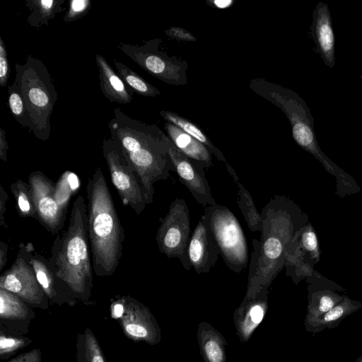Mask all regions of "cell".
I'll list each match as a JSON object with an SVG mask.
<instances>
[{"instance_id": "obj_23", "label": "cell", "mask_w": 362, "mask_h": 362, "mask_svg": "<svg viewBox=\"0 0 362 362\" xmlns=\"http://www.w3.org/2000/svg\"><path fill=\"white\" fill-rule=\"evenodd\" d=\"M226 166L228 172L237 184L238 189L237 202L249 229L252 232L261 231L262 228V214L258 212L251 194L243 186L232 167L228 163H226Z\"/></svg>"}, {"instance_id": "obj_12", "label": "cell", "mask_w": 362, "mask_h": 362, "mask_svg": "<svg viewBox=\"0 0 362 362\" xmlns=\"http://www.w3.org/2000/svg\"><path fill=\"white\" fill-rule=\"evenodd\" d=\"M28 182L36 208V220L52 234H58L63 229L66 216L54 199L55 183L40 170L32 172Z\"/></svg>"}, {"instance_id": "obj_10", "label": "cell", "mask_w": 362, "mask_h": 362, "mask_svg": "<svg viewBox=\"0 0 362 362\" xmlns=\"http://www.w3.org/2000/svg\"><path fill=\"white\" fill-rule=\"evenodd\" d=\"M160 221L156 237L159 251L168 258H177L184 269L189 271L192 267L187 259V246L191 236L190 218L185 200L175 198Z\"/></svg>"}, {"instance_id": "obj_15", "label": "cell", "mask_w": 362, "mask_h": 362, "mask_svg": "<svg viewBox=\"0 0 362 362\" xmlns=\"http://www.w3.org/2000/svg\"><path fill=\"white\" fill-rule=\"evenodd\" d=\"M219 255L208 216L204 213L190 236L187 246L189 263L198 274L209 273L216 264Z\"/></svg>"}, {"instance_id": "obj_7", "label": "cell", "mask_w": 362, "mask_h": 362, "mask_svg": "<svg viewBox=\"0 0 362 362\" xmlns=\"http://www.w3.org/2000/svg\"><path fill=\"white\" fill-rule=\"evenodd\" d=\"M214 239L226 265L240 273L248 263V247L243 228L233 212L218 204L205 207Z\"/></svg>"}, {"instance_id": "obj_22", "label": "cell", "mask_w": 362, "mask_h": 362, "mask_svg": "<svg viewBox=\"0 0 362 362\" xmlns=\"http://www.w3.org/2000/svg\"><path fill=\"white\" fill-rule=\"evenodd\" d=\"M29 262L35 272L38 282L49 300L56 303L70 300L60 291L49 267L48 259L37 252L33 244L30 249Z\"/></svg>"}, {"instance_id": "obj_3", "label": "cell", "mask_w": 362, "mask_h": 362, "mask_svg": "<svg viewBox=\"0 0 362 362\" xmlns=\"http://www.w3.org/2000/svg\"><path fill=\"white\" fill-rule=\"evenodd\" d=\"M107 126L111 137L120 144L129 157L151 204L154 183L168 180L170 172H175L168 154V135L156 124L130 117L119 108L114 110Z\"/></svg>"}, {"instance_id": "obj_26", "label": "cell", "mask_w": 362, "mask_h": 362, "mask_svg": "<svg viewBox=\"0 0 362 362\" xmlns=\"http://www.w3.org/2000/svg\"><path fill=\"white\" fill-rule=\"evenodd\" d=\"M64 0H25V6L30 10L27 18L28 23L36 29L43 25H48L49 20L53 19L57 13L64 9L62 4Z\"/></svg>"}, {"instance_id": "obj_44", "label": "cell", "mask_w": 362, "mask_h": 362, "mask_svg": "<svg viewBox=\"0 0 362 362\" xmlns=\"http://www.w3.org/2000/svg\"><path fill=\"white\" fill-rule=\"evenodd\" d=\"M360 78H361V79H362V72H361Z\"/></svg>"}, {"instance_id": "obj_35", "label": "cell", "mask_w": 362, "mask_h": 362, "mask_svg": "<svg viewBox=\"0 0 362 362\" xmlns=\"http://www.w3.org/2000/svg\"><path fill=\"white\" fill-rule=\"evenodd\" d=\"M30 341L27 338L8 337L1 334L0 337V356H8L15 351L25 347Z\"/></svg>"}, {"instance_id": "obj_24", "label": "cell", "mask_w": 362, "mask_h": 362, "mask_svg": "<svg viewBox=\"0 0 362 362\" xmlns=\"http://www.w3.org/2000/svg\"><path fill=\"white\" fill-rule=\"evenodd\" d=\"M341 295L328 288L314 289L308 286V303L305 319L317 317L327 313L344 299Z\"/></svg>"}, {"instance_id": "obj_11", "label": "cell", "mask_w": 362, "mask_h": 362, "mask_svg": "<svg viewBox=\"0 0 362 362\" xmlns=\"http://www.w3.org/2000/svg\"><path fill=\"white\" fill-rule=\"evenodd\" d=\"M31 245V243L19 244L15 260L1 275L0 288L16 295L30 305L46 308L49 298L29 262Z\"/></svg>"}, {"instance_id": "obj_28", "label": "cell", "mask_w": 362, "mask_h": 362, "mask_svg": "<svg viewBox=\"0 0 362 362\" xmlns=\"http://www.w3.org/2000/svg\"><path fill=\"white\" fill-rule=\"evenodd\" d=\"M11 191L16 200V207L22 218L37 219V212L28 182L18 179L11 184Z\"/></svg>"}, {"instance_id": "obj_21", "label": "cell", "mask_w": 362, "mask_h": 362, "mask_svg": "<svg viewBox=\"0 0 362 362\" xmlns=\"http://www.w3.org/2000/svg\"><path fill=\"white\" fill-rule=\"evenodd\" d=\"M197 339L204 362H226V339L211 324L204 321L199 324Z\"/></svg>"}, {"instance_id": "obj_17", "label": "cell", "mask_w": 362, "mask_h": 362, "mask_svg": "<svg viewBox=\"0 0 362 362\" xmlns=\"http://www.w3.org/2000/svg\"><path fill=\"white\" fill-rule=\"evenodd\" d=\"M317 52L330 69L335 65V37L330 11L327 4L320 1L313 12L310 27Z\"/></svg>"}, {"instance_id": "obj_8", "label": "cell", "mask_w": 362, "mask_h": 362, "mask_svg": "<svg viewBox=\"0 0 362 362\" xmlns=\"http://www.w3.org/2000/svg\"><path fill=\"white\" fill-rule=\"evenodd\" d=\"M110 180L124 206L137 215L146 209L148 198L139 177L120 144L112 139H104L102 145Z\"/></svg>"}, {"instance_id": "obj_39", "label": "cell", "mask_w": 362, "mask_h": 362, "mask_svg": "<svg viewBox=\"0 0 362 362\" xmlns=\"http://www.w3.org/2000/svg\"><path fill=\"white\" fill-rule=\"evenodd\" d=\"M8 200V194L2 185L0 186V226L6 227L4 214L6 213V205Z\"/></svg>"}, {"instance_id": "obj_19", "label": "cell", "mask_w": 362, "mask_h": 362, "mask_svg": "<svg viewBox=\"0 0 362 362\" xmlns=\"http://www.w3.org/2000/svg\"><path fill=\"white\" fill-rule=\"evenodd\" d=\"M164 128L168 136L182 153L205 168L213 166L212 154L203 144L170 122H165Z\"/></svg>"}, {"instance_id": "obj_13", "label": "cell", "mask_w": 362, "mask_h": 362, "mask_svg": "<svg viewBox=\"0 0 362 362\" xmlns=\"http://www.w3.org/2000/svg\"><path fill=\"white\" fill-rule=\"evenodd\" d=\"M168 154L180 181L187 187L195 200L204 207L216 205L209 182L205 176V168L182 153L167 137Z\"/></svg>"}, {"instance_id": "obj_36", "label": "cell", "mask_w": 362, "mask_h": 362, "mask_svg": "<svg viewBox=\"0 0 362 362\" xmlns=\"http://www.w3.org/2000/svg\"><path fill=\"white\" fill-rule=\"evenodd\" d=\"M9 74L7 50L3 39L0 37V86L1 87H5L7 85Z\"/></svg>"}, {"instance_id": "obj_37", "label": "cell", "mask_w": 362, "mask_h": 362, "mask_svg": "<svg viewBox=\"0 0 362 362\" xmlns=\"http://www.w3.org/2000/svg\"><path fill=\"white\" fill-rule=\"evenodd\" d=\"M165 33L170 38L183 42H195L197 38L185 28L180 27H170L165 30Z\"/></svg>"}, {"instance_id": "obj_4", "label": "cell", "mask_w": 362, "mask_h": 362, "mask_svg": "<svg viewBox=\"0 0 362 362\" xmlns=\"http://www.w3.org/2000/svg\"><path fill=\"white\" fill-rule=\"evenodd\" d=\"M86 194L88 237L93 269L98 276H109L119 264L125 235L100 167L95 169L88 180Z\"/></svg>"}, {"instance_id": "obj_2", "label": "cell", "mask_w": 362, "mask_h": 362, "mask_svg": "<svg viewBox=\"0 0 362 362\" xmlns=\"http://www.w3.org/2000/svg\"><path fill=\"white\" fill-rule=\"evenodd\" d=\"M48 262L60 291L67 298L86 300L90 297L93 269L87 205L81 194L72 204L66 230L57 234Z\"/></svg>"}, {"instance_id": "obj_29", "label": "cell", "mask_w": 362, "mask_h": 362, "mask_svg": "<svg viewBox=\"0 0 362 362\" xmlns=\"http://www.w3.org/2000/svg\"><path fill=\"white\" fill-rule=\"evenodd\" d=\"M114 64L120 78L133 91L147 97H156L160 95V92L157 88L127 66L116 59H114Z\"/></svg>"}, {"instance_id": "obj_27", "label": "cell", "mask_w": 362, "mask_h": 362, "mask_svg": "<svg viewBox=\"0 0 362 362\" xmlns=\"http://www.w3.org/2000/svg\"><path fill=\"white\" fill-rule=\"evenodd\" d=\"M80 187L79 179L74 172L66 170L55 183L54 199L60 211L66 215L71 198Z\"/></svg>"}, {"instance_id": "obj_5", "label": "cell", "mask_w": 362, "mask_h": 362, "mask_svg": "<svg viewBox=\"0 0 362 362\" xmlns=\"http://www.w3.org/2000/svg\"><path fill=\"white\" fill-rule=\"evenodd\" d=\"M249 87L286 115L291 124L292 137L296 143L313 155L327 171L336 175L337 166L325 155L319 146L314 129V119L305 101L293 90L265 78L251 79Z\"/></svg>"}, {"instance_id": "obj_6", "label": "cell", "mask_w": 362, "mask_h": 362, "mask_svg": "<svg viewBox=\"0 0 362 362\" xmlns=\"http://www.w3.org/2000/svg\"><path fill=\"white\" fill-rule=\"evenodd\" d=\"M16 81L18 83L28 112L29 131L45 141L51 134L50 117L57 100L52 76L42 61L28 56L23 64L16 63Z\"/></svg>"}, {"instance_id": "obj_33", "label": "cell", "mask_w": 362, "mask_h": 362, "mask_svg": "<svg viewBox=\"0 0 362 362\" xmlns=\"http://www.w3.org/2000/svg\"><path fill=\"white\" fill-rule=\"evenodd\" d=\"M296 239L303 255L308 253L311 257L318 260L320 257L318 242L312 225L308 223L305 226H303L298 231Z\"/></svg>"}, {"instance_id": "obj_20", "label": "cell", "mask_w": 362, "mask_h": 362, "mask_svg": "<svg viewBox=\"0 0 362 362\" xmlns=\"http://www.w3.org/2000/svg\"><path fill=\"white\" fill-rule=\"evenodd\" d=\"M361 307L362 303L360 301L351 299L344 295V299L327 313L317 317L305 319V330L315 334L325 329L336 328L344 319L358 311Z\"/></svg>"}, {"instance_id": "obj_18", "label": "cell", "mask_w": 362, "mask_h": 362, "mask_svg": "<svg viewBox=\"0 0 362 362\" xmlns=\"http://www.w3.org/2000/svg\"><path fill=\"white\" fill-rule=\"evenodd\" d=\"M95 59L99 70L100 86L104 96L111 103H130L133 92L127 88L125 83L114 71L104 57L96 54Z\"/></svg>"}, {"instance_id": "obj_9", "label": "cell", "mask_w": 362, "mask_h": 362, "mask_svg": "<svg viewBox=\"0 0 362 362\" xmlns=\"http://www.w3.org/2000/svg\"><path fill=\"white\" fill-rule=\"evenodd\" d=\"M161 42L156 38L140 45L119 43L118 47L140 67L160 81L173 86L186 85L187 62L169 56L160 49Z\"/></svg>"}, {"instance_id": "obj_43", "label": "cell", "mask_w": 362, "mask_h": 362, "mask_svg": "<svg viewBox=\"0 0 362 362\" xmlns=\"http://www.w3.org/2000/svg\"><path fill=\"white\" fill-rule=\"evenodd\" d=\"M354 362H362V354Z\"/></svg>"}, {"instance_id": "obj_16", "label": "cell", "mask_w": 362, "mask_h": 362, "mask_svg": "<svg viewBox=\"0 0 362 362\" xmlns=\"http://www.w3.org/2000/svg\"><path fill=\"white\" fill-rule=\"evenodd\" d=\"M268 294V290H262L255 297L245 296L234 311V325L241 342L247 343L263 321L269 308Z\"/></svg>"}, {"instance_id": "obj_31", "label": "cell", "mask_w": 362, "mask_h": 362, "mask_svg": "<svg viewBox=\"0 0 362 362\" xmlns=\"http://www.w3.org/2000/svg\"><path fill=\"white\" fill-rule=\"evenodd\" d=\"M76 347L78 362H105L98 341L89 329L78 334Z\"/></svg>"}, {"instance_id": "obj_25", "label": "cell", "mask_w": 362, "mask_h": 362, "mask_svg": "<svg viewBox=\"0 0 362 362\" xmlns=\"http://www.w3.org/2000/svg\"><path fill=\"white\" fill-rule=\"evenodd\" d=\"M159 114L165 121L174 124L203 144L216 159L223 162L225 164L227 163L223 153L218 148L214 145L207 135L196 124L173 112L162 110L159 112Z\"/></svg>"}, {"instance_id": "obj_30", "label": "cell", "mask_w": 362, "mask_h": 362, "mask_svg": "<svg viewBox=\"0 0 362 362\" xmlns=\"http://www.w3.org/2000/svg\"><path fill=\"white\" fill-rule=\"evenodd\" d=\"M28 303L16 295L0 288V317L4 320H24L28 317Z\"/></svg>"}, {"instance_id": "obj_42", "label": "cell", "mask_w": 362, "mask_h": 362, "mask_svg": "<svg viewBox=\"0 0 362 362\" xmlns=\"http://www.w3.org/2000/svg\"><path fill=\"white\" fill-rule=\"evenodd\" d=\"M211 2L214 6L220 8H223L230 6V5L233 3L232 1H214Z\"/></svg>"}, {"instance_id": "obj_40", "label": "cell", "mask_w": 362, "mask_h": 362, "mask_svg": "<svg viewBox=\"0 0 362 362\" xmlns=\"http://www.w3.org/2000/svg\"><path fill=\"white\" fill-rule=\"evenodd\" d=\"M8 149L6 132L0 128V159L4 162L7 160V151Z\"/></svg>"}, {"instance_id": "obj_14", "label": "cell", "mask_w": 362, "mask_h": 362, "mask_svg": "<svg viewBox=\"0 0 362 362\" xmlns=\"http://www.w3.org/2000/svg\"><path fill=\"white\" fill-rule=\"evenodd\" d=\"M125 308L119 319L124 334L134 341L156 345L160 341V328L148 308L136 299L124 296Z\"/></svg>"}, {"instance_id": "obj_34", "label": "cell", "mask_w": 362, "mask_h": 362, "mask_svg": "<svg viewBox=\"0 0 362 362\" xmlns=\"http://www.w3.org/2000/svg\"><path fill=\"white\" fill-rule=\"evenodd\" d=\"M91 5L92 1L90 0L70 1L69 9L63 17L64 21L71 23L84 17L91 8Z\"/></svg>"}, {"instance_id": "obj_1", "label": "cell", "mask_w": 362, "mask_h": 362, "mask_svg": "<svg viewBox=\"0 0 362 362\" xmlns=\"http://www.w3.org/2000/svg\"><path fill=\"white\" fill-rule=\"evenodd\" d=\"M298 214L293 202L281 195L271 198L262 209L261 237L252 240L246 296L268 290L284 267L292 242L303 227Z\"/></svg>"}, {"instance_id": "obj_38", "label": "cell", "mask_w": 362, "mask_h": 362, "mask_svg": "<svg viewBox=\"0 0 362 362\" xmlns=\"http://www.w3.org/2000/svg\"><path fill=\"white\" fill-rule=\"evenodd\" d=\"M7 362H41V352L39 349H33L21 354Z\"/></svg>"}, {"instance_id": "obj_41", "label": "cell", "mask_w": 362, "mask_h": 362, "mask_svg": "<svg viewBox=\"0 0 362 362\" xmlns=\"http://www.w3.org/2000/svg\"><path fill=\"white\" fill-rule=\"evenodd\" d=\"M8 245L3 240L0 241V270H3L7 263Z\"/></svg>"}, {"instance_id": "obj_32", "label": "cell", "mask_w": 362, "mask_h": 362, "mask_svg": "<svg viewBox=\"0 0 362 362\" xmlns=\"http://www.w3.org/2000/svg\"><path fill=\"white\" fill-rule=\"evenodd\" d=\"M8 106L16 120L23 127L30 129V120L18 83L14 80L8 88Z\"/></svg>"}]
</instances>
